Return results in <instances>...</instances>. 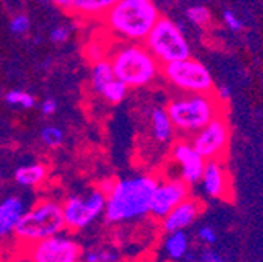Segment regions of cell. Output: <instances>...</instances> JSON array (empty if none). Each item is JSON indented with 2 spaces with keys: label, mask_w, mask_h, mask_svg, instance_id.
Masks as SVG:
<instances>
[{
  "label": "cell",
  "mask_w": 263,
  "mask_h": 262,
  "mask_svg": "<svg viewBox=\"0 0 263 262\" xmlns=\"http://www.w3.org/2000/svg\"><path fill=\"white\" fill-rule=\"evenodd\" d=\"M157 184V178L151 174L113 181V185L107 193L105 220L116 224L149 215Z\"/></svg>",
  "instance_id": "cell-1"
},
{
  "label": "cell",
  "mask_w": 263,
  "mask_h": 262,
  "mask_svg": "<svg viewBox=\"0 0 263 262\" xmlns=\"http://www.w3.org/2000/svg\"><path fill=\"white\" fill-rule=\"evenodd\" d=\"M158 19L154 0H118L102 18L108 33L127 43H144Z\"/></svg>",
  "instance_id": "cell-2"
},
{
  "label": "cell",
  "mask_w": 263,
  "mask_h": 262,
  "mask_svg": "<svg viewBox=\"0 0 263 262\" xmlns=\"http://www.w3.org/2000/svg\"><path fill=\"white\" fill-rule=\"evenodd\" d=\"M221 106L213 93H185L173 99L166 110L176 130L193 135L213 118L222 115Z\"/></svg>",
  "instance_id": "cell-3"
},
{
  "label": "cell",
  "mask_w": 263,
  "mask_h": 262,
  "mask_svg": "<svg viewBox=\"0 0 263 262\" xmlns=\"http://www.w3.org/2000/svg\"><path fill=\"white\" fill-rule=\"evenodd\" d=\"M115 76L128 88L149 85L161 71L158 60L141 43H127L119 46L110 57Z\"/></svg>",
  "instance_id": "cell-4"
},
{
  "label": "cell",
  "mask_w": 263,
  "mask_h": 262,
  "mask_svg": "<svg viewBox=\"0 0 263 262\" xmlns=\"http://www.w3.org/2000/svg\"><path fill=\"white\" fill-rule=\"evenodd\" d=\"M66 228L63 206L57 201H40L21 217L14 236L22 245H31L61 233Z\"/></svg>",
  "instance_id": "cell-5"
},
{
  "label": "cell",
  "mask_w": 263,
  "mask_h": 262,
  "mask_svg": "<svg viewBox=\"0 0 263 262\" xmlns=\"http://www.w3.org/2000/svg\"><path fill=\"white\" fill-rule=\"evenodd\" d=\"M144 46L158 60L161 66L188 58L191 54L190 44L179 25H176L171 19L161 16L146 37Z\"/></svg>",
  "instance_id": "cell-6"
},
{
  "label": "cell",
  "mask_w": 263,
  "mask_h": 262,
  "mask_svg": "<svg viewBox=\"0 0 263 262\" xmlns=\"http://www.w3.org/2000/svg\"><path fill=\"white\" fill-rule=\"evenodd\" d=\"M164 79L183 93H213V77L202 63L191 57L163 64Z\"/></svg>",
  "instance_id": "cell-7"
},
{
  "label": "cell",
  "mask_w": 263,
  "mask_h": 262,
  "mask_svg": "<svg viewBox=\"0 0 263 262\" xmlns=\"http://www.w3.org/2000/svg\"><path fill=\"white\" fill-rule=\"evenodd\" d=\"M107 193L104 190H92L86 196H71L63 203V217L66 228L80 231L105 214Z\"/></svg>",
  "instance_id": "cell-8"
},
{
  "label": "cell",
  "mask_w": 263,
  "mask_h": 262,
  "mask_svg": "<svg viewBox=\"0 0 263 262\" xmlns=\"http://www.w3.org/2000/svg\"><path fill=\"white\" fill-rule=\"evenodd\" d=\"M24 257L33 262H76L82 259L80 245L60 233L44 240L27 245Z\"/></svg>",
  "instance_id": "cell-9"
},
{
  "label": "cell",
  "mask_w": 263,
  "mask_h": 262,
  "mask_svg": "<svg viewBox=\"0 0 263 262\" xmlns=\"http://www.w3.org/2000/svg\"><path fill=\"white\" fill-rule=\"evenodd\" d=\"M230 138V130L222 115L213 118L201 130L193 134L191 145L205 160H221Z\"/></svg>",
  "instance_id": "cell-10"
},
{
  "label": "cell",
  "mask_w": 263,
  "mask_h": 262,
  "mask_svg": "<svg viewBox=\"0 0 263 262\" xmlns=\"http://www.w3.org/2000/svg\"><path fill=\"white\" fill-rule=\"evenodd\" d=\"M188 184L182 179H168L157 184L152 195L151 215L154 218L166 217L179 203L188 198Z\"/></svg>",
  "instance_id": "cell-11"
},
{
  "label": "cell",
  "mask_w": 263,
  "mask_h": 262,
  "mask_svg": "<svg viewBox=\"0 0 263 262\" xmlns=\"http://www.w3.org/2000/svg\"><path fill=\"white\" fill-rule=\"evenodd\" d=\"M171 155H173V160L180 168L182 181H185L188 185L201 182L207 160L196 151V148L191 145V142H185V140L177 142L173 146Z\"/></svg>",
  "instance_id": "cell-12"
},
{
  "label": "cell",
  "mask_w": 263,
  "mask_h": 262,
  "mask_svg": "<svg viewBox=\"0 0 263 262\" xmlns=\"http://www.w3.org/2000/svg\"><path fill=\"white\" fill-rule=\"evenodd\" d=\"M199 211V203L186 198L182 203H179L166 217L161 218V228L168 234L174 231H183L185 228H188L197 218Z\"/></svg>",
  "instance_id": "cell-13"
},
{
  "label": "cell",
  "mask_w": 263,
  "mask_h": 262,
  "mask_svg": "<svg viewBox=\"0 0 263 262\" xmlns=\"http://www.w3.org/2000/svg\"><path fill=\"white\" fill-rule=\"evenodd\" d=\"M201 182L204 191L209 196H212V198H224L227 193L229 179L221 160H207Z\"/></svg>",
  "instance_id": "cell-14"
},
{
  "label": "cell",
  "mask_w": 263,
  "mask_h": 262,
  "mask_svg": "<svg viewBox=\"0 0 263 262\" xmlns=\"http://www.w3.org/2000/svg\"><path fill=\"white\" fill-rule=\"evenodd\" d=\"M25 214V203L19 196H8L0 203V237L14 234V229Z\"/></svg>",
  "instance_id": "cell-15"
},
{
  "label": "cell",
  "mask_w": 263,
  "mask_h": 262,
  "mask_svg": "<svg viewBox=\"0 0 263 262\" xmlns=\"http://www.w3.org/2000/svg\"><path fill=\"white\" fill-rule=\"evenodd\" d=\"M118 2V0H72L69 11L76 16L92 19L104 18V14Z\"/></svg>",
  "instance_id": "cell-16"
},
{
  "label": "cell",
  "mask_w": 263,
  "mask_h": 262,
  "mask_svg": "<svg viewBox=\"0 0 263 262\" xmlns=\"http://www.w3.org/2000/svg\"><path fill=\"white\" fill-rule=\"evenodd\" d=\"M151 124H152V135L157 142L166 143L173 138L176 129L166 109H155L151 115Z\"/></svg>",
  "instance_id": "cell-17"
},
{
  "label": "cell",
  "mask_w": 263,
  "mask_h": 262,
  "mask_svg": "<svg viewBox=\"0 0 263 262\" xmlns=\"http://www.w3.org/2000/svg\"><path fill=\"white\" fill-rule=\"evenodd\" d=\"M47 178V168L43 163H30L14 171V181L22 187H36Z\"/></svg>",
  "instance_id": "cell-18"
},
{
  "label": "cell",
  "mask_w": 263,
  "mask_h": 262,
  "mask_svg": "<svg viewBox=\"0 0 263 262\" xmlns=\"http://www.w3.org/2000/svg\"><path fill=\"white\" fill-rule=\"evenodd\" d=\"M116 79L111 61L110 58H101L94 61L92 64V71H91V85L96 93L101 94V91Z\"/></svg>",
  "instance_id": "cell-19"
},
{
  "label": "cell",
  "mask_w": 263,
  "mask_h": 262,
  "mask_svg": "<svg viewBox=\"0 0 263 262\" xmlns=\"http://www.w3.org/2000/svg\"><path fill=\"white\" fill-rule=\"evenodd\" d=\"M190 247L188 237L183 231L170 233V236L164 240V251L171 259H180L186 254Z\"/></svg>",
  "instance_id": "cell-20"
},
{
  "label": "cell",
  "mask_w": 263,
  "mask_h": 262,
  "mask_svg": "<svg viewBox=\"0 0 263 262\" xmlns=\"http://www.w3.org/2000/svg\"><path fill=\"white\" fill-rule=\"evenodd\" d=\"M127 91H128V86L119 80L118 77L110 82L102 91H101V96L104 97V99L110 104H119L125 99V96H127Z\"/></svg>",
  "instance_id": "cell-21"
},
{
  "label": "cell",
  "mask_w": 263,
  "mask_h": 262,
  "mask_svg": "<svg viewBox=\"0 0 263 262\" xmlns=\"http://www.w3.org/2000/svg\"><path fill=\"white\" fill-rule=\"evenodd\" d=\"M5 101H7V104L14 106V107H21V109H31L36 104L35 96L30 94V93H25V91H21V90L8 91L5 96Z\"/></svg>",
  "instance_id": "cell-22"
},
{
  "label": "cell",
  "mask_w": 263,
  "mask_h": 262,
  "mask_svg": "<svg viewBox=\"0 0 263 262\" xmlns=\"http://www.w3.org/2000/svg\"><path fill=\"white\" fill-rule=\"evenodd\" d=\"M83 259L86 262H115L119 260V254L110 248H94L85 253Z\"/></svg>",
  "instance_id": "cell-23"
},
{
  "label": "cell",
  "mask_w": 263,
  "mask_h": 262,
  "mask_svg": "<svg viewBox=\"0 0 263 262\" xmlns=\"http://www.w3.org/2000/svg\"><path fill=\"white\" fill-rule=\"evenodd\" d=\"M40 137H41V142H43L46 146H49V148H57V146H60V145L63 143V137H64V135H63V130H61L60 127L50 124V126L43 127Z\"/></svg>",
  "instance_id": "cell-24"
},
{
  "label": "cell",
  "mask_w": 263,
  "mask_h": 262,
  "mask_svg": "<svg viewBox=\"0 0 263 262\" xmlns=\"http://www.w3.org/2000/svg\"><path fill=\"white\" fill-rule=\"evenodd\" d=\"M186 16L197 27H205L212 19L210 11L205 7H191L186 10Z\"/></svg>",
  "instance_id": "cell-25"
},
{
  "label": "cell",
  "mask_w": 263,
  "mask_h": 262,
  "mask_svg": "<svg viewBox=\"0 0 263 262\" xmlns=\"http://www.w3.org/2000/svg\"><path fill=\"white\" fill-rule=\"evenodd\" d=\"M30 28V21L25 14H17L10 21V30L14 35H24Z\"/></svg>",
  "instance_id": "cell-26"
},
{
  "label": "cell",
  "mask_w": 263,
  "mask_h": 262,
  "mask_svg": "<svg viewBox=\"0 0 263 262\" xmlns=\"http://www.w3.org/2000/svg\"><path fill=\"white\" fill-rule=\"evenodd\" d=\"M71 35V28L66 27V25H58L55 27L52 31H50V41L55 43V44H61L64 41H68Z\"/></svg>",
  "instance_id": "cell-27"
},
{
  "label": "cell",
  "mask_w": 263,
  "mask_h": 262,
  "mask_svg": "<svg viewBox=\"0 0 263 262\" xmlns=\"http://www.w3.org/2000/svg\"><path fill=\"white\" fill-rule=\"evenodd\" d=\"M222 19L226 22V25L232 30V31H240L243 28V22L238 19V16H235L232 11H224Z\"/></svg>",
  "instance_id": "cell-28"
},
{
  "label": "cell",
  "mask_w": 263,
  "mask_h": 262,
  "mask_svg": "<svg viewBox=\"0 0 263 262\" xmlns=\"http://www.w3.org/2000/svg\"><path fill=\"white\" fill-rule=\"evenodd\" d=\"M199 239L204 242V243H209V245H213L215 242H216V233H215V229L213 228H210V226H204V228H201L199 229Z\"/></svg>",
  "instance_id": "cell-29"
},
{
  "label": "cell",
  "mask_w": 263,
  "mask_h": 262,
  "mask_svg": "<svg viewBox=\"0 0 263 262\" xmlns=\"http://www.w3.org/2000/svg\"><path fill=\"white\" fill-rule=\"evenodd\" d=\"M57 107H58V102L53 99V97H47V99H44L41 104V113L46 116H50L57 112Z\"/></svg>",
  "instance_id": "cell-30"
},
{
  "label": "cell",
  "mask_w": 263,
  "mask_h": 262,
  "mask_svg": "<svg viewBox=\"0 0 263 262\" xmlns=\"http://www.w3.org/2000/svg\"><path fill=\"white\" fill-rule=\"evenodd\" d=\"M50 2H52L53 5H57L58 8H63V10H68V11H69L72 0H50Z\"/></svg>",
  "instance_id": "cell-31"
},
{
  "label": "cell",
  "mask_w": 263,
  "mask_h": 262,
  "mask_svg": "<svg viewBox=\"0 0 263 262\" xmlns=\"http://www.w3.org/2000/svg\"><path fill=\"white\" fill-rule=\"evenodd\" d=\"M229 96H230V90H229L227 86H221V88H219V91L216 93V97H218V99H219L221 102H224Z\"/></svg>",
  "instance_id": "cell-32"
},
{
  "label": "cell",
  "mask_w": 263,
  "mask_h": 262,
  "mask_svg": "<svg viewBox=\"0 0 263 262\" xmlns=\"http://www.w3.org/2000/svg\"><path fill=\"white\" fill-rule=\"evenodd\" d=\"M202 260L216 262V260H221V257H219V256H216V253H213V251H205V254L202 256Z\"/></svg>",
  "instance_id": "cell-33"
}]
</instances>
